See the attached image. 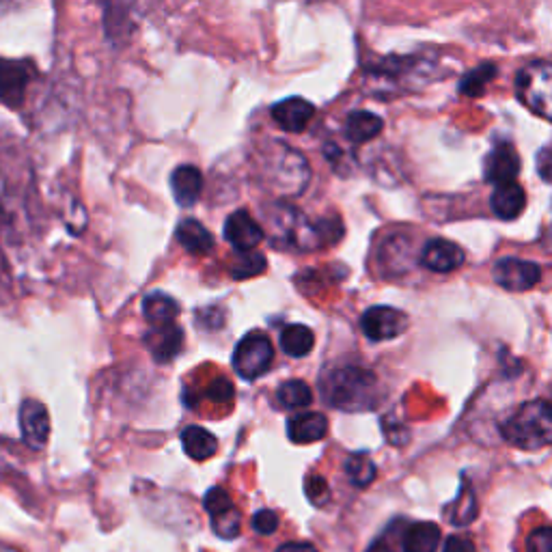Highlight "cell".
<instances>
[{"mask_svg": "<svg viewBox=\"0 0 552 552\" xmlns=\"http://www.w3.org/2000/svg\"><path fill=\"white\" fill-rule=\"evenodd\" d=\"M320 393L328 406L343 412H367L382 402L378 376L358 365L330 369L320 380Z\"/></svg>", "mask_w": 552, "mask_h": 552, "instance_id": "obj_1", "label": "cell"}, {"mask_svg": "<svg viewBox=\"0 0 552 552\" xmlns=\"http://www.w3.org/2000/svg\"><path fill=\"white\" fill-rule=\"evenodd\" d=\"M501 436L522 451H540L552 445V404L544 399L524 402L501 423Z\"/></svg>", "mask_w": 552, "mask_h": 552, "instance_id": "obj_2", "label": "cell"}, {"mask_svg": "<svg viewBox=\"0 0 552 552\" xmlns=\"http://www.w3.org/2000/svg\"><path fill=\"white\" fill-rule=\"evenodd\" d=\"M264 175L270 188L285 197H298L311 182V169L300 151L285 143H272L264 154Z\"/></svg>", "mask_w": 552, "mask_h": 552, "instance_id": "obj_3", "label": "cell"}, {"mask_svg": "<svg viewBox=\"0 0 552 552\" xmlns=\"http://www.w3.org/2000/svg\"><path fill=\"white\" fill-rule=\"evenodd\" d=\"M264 214L270 220V227L274 233L272 240H276V246L281 242V246L302 253L317 251V248L324 246L320 229H317V220L311 223V220L302 212H298L296 207L276 203L272 205V210H266Z\"/></svg>", "mask_w": 552, "mask_h": 552, "instance_id": "obj_4", "label": "cell"}, {"mask_svg": "<svg viewBox=\"0 0 552 552\" xmlns=\"http://www.w3.org/2000/svg\"><path fill=\"white\" fill-rule=\"evenodd\" d=\"M516 95L531 113L552 121V63L535 61L516 76Z\"/></svg>", "mask_w": 552, "mask_h": 552, "instance_id": "obj_5", "label": "cell"}, {"mask_svg": "<svg viewBox=\"0 0 552 552\" xmlns=\"http://www.w3.org/2000/svg\"><path fill=\"white\" fill-rule=\"evenodd\" d=\"M274 361V345L266 333H248L240 339L236 345V352H233V369L242 380L253 382L261 378L270 369Z\"/></svg>", "mask_w": 552, "mask_h": 552, "instance_id": "obj_6", "label": "cell"}, {"mask_svg": "<svg viewBox=\"0 0 552 552\" xmlns=\"http://www.w3.org/2000/svg\"><path fill=\"white\" fill-rule=\"evenodd\" d=\"M494 283L507 292H529L542 279V270L533 261L518 257H503L494 264Z\"/></svg>", "mask_w": 552, "mask_h": 552, "instance_id": "obj_7", "label": "cell"}, {"mask_svg": "<svg viewBox=\"0 0 552 552\" xmlns=\"http://www.w3.org/2000/svg\"><path fill=\"white\" fill-rule=\"evenodd\" d=\"M361 328L369 341H389L406 333L408 315L393 307H371L361 317Z\"/></svg>", "mask_w": 552, "mask_h": 552, "instance_id": "obj_8", "label": "cell"}, {"mask_svg": "<svg viewBox=\"0 0 552 552\" xmlns=\"http://www.w3.org/2000/svg\"><path fill=\"white\" fill-rule=\"evenodd\" d=\"M20 432L22 440L33 451H41L50 438V414L37 399H24L20 406Z\"/></svg>", "mask_w": 552, "mask_h": 552, "instance_id": "obj_9", "label": "cell"}, {"mask_svg": "<svg viewBox=\"0 0 552 552\" xmlns=\"http://www.w3.org/2000/svg\"><path fill=\"white\" fill-rule=\"evenodd\" d=\"M33 78V65L26 61L0 59V102L18 108Z\"/></svg>", "mask_w": 552, "mask_h": 552, "instance_id": "obj_10", "label": "cell"}, {"mask_svg": "<svg viewBox=\"0 0 552 552\" xmlns=\"http://www.w3.org/2000/svg\"><path fill=\"white\" fill-rule=\"evenodd\" d=\"M520 173V156L516 147L509 141L496 143L494 149L483 160V175L490 184H512Z\"/></svg>", "mask_w": 552, "mask_h": 552, "instance_id": "obj_11", "label": "cell"}, {"mask_svg": "<svg viewBox=\"0 0 552 552\" xmlns=\"http://www.w3.org/2000/svg\"><path fill=\"white\" fill-rule=\"evenodd\" d=\"M264 229L246 210L233 212L225 220V240L233 246L236 253H251L264 240Z\"/></svg>", "mask_w": 552, "mask_h": 552, "instance_id": "obj_12", "label": "cell"}, {"mask_svg": "<svg viewBox=\"0 0 552 552\" xmlns=\"http://www.w3.org/2000/svg\"><path fill=\"white\" fill-rule=\"evenodd\" d=\"M270 115L281 130L289 134H300L302 130H307L311 123L315 115V106L305 98H285L272 106Z\"/></svg>", "mask_w": 552, "mask_h": 552, "instance_id": "obj_13", "label": "cell"}, {"mask_svg": "<svg viewBox=\"0 0 552 552\" xmlns=\"http://www.w3.org/2000/svg\"><path fill=\"white\" fill-rule=\"evenodd\" d=\"M145 345L156 363H171L184 348V330L177 324L154 326L149 328V333L145 335Z\"/></svg>", "mask_w": 552, "mask_h": 552, "instance_id": "obj_14", "label": "cell"}, {"mask_svg": "<svg viewBox=\"0 0 552 552\" xmlns=\"http://www.w3.org/2000/svg\"><path fill=\"white\" fill-rule=\"evenodd\" d=\"M464 259H466L464 251L455 242H449V240H430V242L425 244V248H423L421 264L427 270H432V272L449 274V272H455L458 268H462Z\"/></svg>", "mask_w": 552, "mask_h": 552, "instance_id": "obj_15", "label": "cell"}, {"mask_svg": "<svg viewBox=\"0 0 552 552\" xmlns=\"http://www.w3.org/2000/svg\"><path fill=\"white\" fill-rule=\"evenodd\" d=\"M328 434V419L320 412H298L287 421V436L296 445H311Z\"/></svg>", "mask_w": 552, "mask_h": 552, "instance_id": "obj_16", "label": "cell"}, {"mask_svg": "<svg viewBox=\"0 0 552 552\" xmlns=\"http://www.w3.org/2000/svg\"><path fill=\"white\" fill-rule=\"evenodd\" d=\"M203 190V173L192 167V164H182L171 173V192L179 207H192Z\"/></svg>", "mask_w": 552, "mask_h": 552, "instance_id": "obj_17", "label": "cell"}, {"mask_svg": "<svg viewBox=\"0 0 552 552\" xmlns=\"http://www.w3.org/2000/svg\"><path fill=\"white\" fill-rule=\"evenodd\" d=\"M175 240L179 242V246H182L188 255H195V257L210 255L212 248H214L212 233L207 231L195 218H184L182 223L177 225Z\"/></svg>", "mask_w": 552, "mask_h": 552, "instance_id": "obj_18", "label": "cell"}, {"mask_svg": "<svg viewBox=\"0 0 552 552\" xmlns=\"http://www.w3.org/2000/svg\"><path fill=\"white\" fill-rule=\"evenodd\" d=\"M490 205L496 216L509 223V220H516L524 212V207H527V192L516 182L501 184L494 188Z\"/></svg>", "mask_w": 552, "mask_h": 552, "instance_id": "obj_19", "label": "cell"}, {"mask_svg": "<svg viewBox=\"0 0 552 552\" xmlns=\"http://www.w3.org/2000/svg\"><path fill=\"white\" fill-rule=\"evenodd\" d=\"M443 540V531L434 522H414L402 533L404 552H436Z\"/></svg>", "mask_w": 552, "mask_h": 552, "instance_id": "obj_20", "label": "cell"}, {"mask_svg": "<svg viewBox=\"0 0 552 552\" xmlns=\"http://www.w3.org/2000/svg\"><path fill=\"white\" fill-rule=\"evenodd\" d=\"M345 138L348 141L361 145V143H369L374 141V138L384 130V121L369 113V110H354V113L348 115V119H345Z\"/></svg>", "mask_w": 552, "mask_h": 552, "instance_id": "obj_21", "label": "cell"}, {"mask_svg": "<svg viewBox=\"0 0 552 552\" xmlns=\"http://www.w3.org/2000/svg\"><path fill=\"white\" fill-rule=\"evenodd\" d=\"M179 438H182V447H184L188 458L197 460V462L210 460L212 455L218 451L216 436L212 432L203 430V427H199V425H188Z\"/></svg>", "mask_w": 552, "mask_h": 552, "instance_id": "obj_22", "label": "cell"}, {"mask_svg": "<svg viewBox=\"0 0 552 552\" xmlns=\"http://www.w3.org/2000/svg\"><path fill=\"white\" fill-rule=\"evenodd\" d=\"M445 514H447L449 522L455 524V527H466V524H471L477 518L479 507H477V496H475V490L471 486V481L462 479L460 492L447 505V512Z\"/></svg>", "mask_w": 552, "mask_h": 552, "instance_id": "obj_23", "label": "cell"}, {"mask_svg": "<svg viewBox=\"0 0 552 552\" xmlns=\"http://www.w3.org/2000/svg\"><path fill=\"white\" fill-rule=\"evenodd\" d=\"M143 315L151 328L175 324V317L179 315V305L169 294L154 292L147 294L143 300Z\"/></svg>", "mask_w": 552, "mask_h": 552, "instance_id": "obj_24", "label": "cell"}, {"mask_svg": "<svg viewBox=\"0 0 552 552\" xmlns=\"http://www.w3.org/2000/svg\"><path fill=\"white\" fill-rule=\"evenodd\" d=\"M315 345V335L313 330L305 324H289L283 328L281 333V350L292 356V358H302L307 356Z\"/></svg>", "mask_w": 552, "mask_h": 552, "instance_id": "obj_25", "label": "cell"}, {"mask_svg": "<svg viewBox=\"0 0 552 552\" xmlns=\"http://www.w3.org/2000/svg\"><path fill=\"white\" fill-rule=\"evenodd\" d=\"M276 402L285 410H302L313 404V391L307 382L287 380L276 389Z\"/></svg>", "mask_w": 552, "mask_h": 552, "instance_id": "obj_26", "label": "cell"}, {"mask_svg": "<svg viewBox=\"0 0 552 552\" xmlns=\"http://www.w3.org/2000/svg\"><path fill=\"white\" fill-rule=\"evenodd\" d=\"M499 74L494 63H481L475 69L468 72L462 82H460V93L466 95V98H479V95L486 93L490 82Z\"/></svg>", "mask_w": 552, "mask_h": 552, "instance_id": "obj_27", "label": "cell"}, {"mask_svg": "<svg viewBox=\"0 0 552 552\" xmlns=\"http://www.w3.org/2000/svg\"><path fill=\"white\" fill-rule=\"evenodd\" d=\"M345 475H348V479L356 488H367L374 483L378 468L367 453H352L350 458L345 460Z\"/></svg>", "mask_w": 552, "mask_h": 552, "instance_id": "obj_28", "label": "cell"}, {"mask_svg": "<svg viewBox=\"0 0 552 552\" xmlns=\"http://www.w3.org/2000/svg\"><path fill=\"white\" fill-rule=\"evenodd\" d=\"M264 270H266V257L257 251H251V253H238L233 257L229 272H231V279L244 281V279H251V276L261 274Z\"/></svg>", "mask_w": 552, "mask_h": 552, "instance_id": "obj_29", "label": "cell"}, {"mask_svg": "<svg viewBox=\"0 0 552 552\" xmlns=\"http://www.w3.org/2000/svg\"><path fill=\"white\" fill-rule=\"evenodd\" d=\"M240 524H242V516L240 509L233 507L231 512L212 518V529L218 537H223V540H233V537L240 535Z\"/></svg>", "mask_w": 552, "mask_h": 552, "instance_id": "obj_30", "label": "cell"}, {"mask_svg": "<svg viewBox=\"0 0 552 552\" xmlns=\"http://www.w3.org/2000/svg\"><path fill=\"white\" fill-rule=\"evenodd\" d=\"M203 507H205V512L210 514V518H216V516H223V514L231 512V509L236 505H233L231 496L225 488H212V490H207V494H205Z\"/></svg>", "mask_w": 552, "mask_h": 552, "instance_id": "obj_31", "label": "cell"}, {"mask_svg": "<svg viewBox=\"0 0 552 552\" xmlns=\"http://www.w3.org/2000/svg\"><path fill=\"white\" fill-rule=\"evenodd\" d=\"M305 494L315 507H324L330 501V488H328L326 479L320 475H307Z\"/></svg>", "mask_w": 552, "mask_h": 552, "instance_id": "obj_32", "label": "cell"}, {"mask_svg": "<svg viewBox=\"0 0 552 552\" xmlns=\"http://www.w3.org/2000/svg\"><path fill=\"white\" fill-rule=\"evenodd\" d=\"M197 324L207 330V333H214V330H220L225 326V311L218 307H207V309H199L195 315Z\"/></svg>", "mask_w": 552, "mask_h": 552, "instance_id": "obj_33", "label": "cell"}, {"mask_svg": "<svg viewBox=\"0 0 552 552\" xmlns=\"http://www.w3.org/2000/svg\"><path fill=\"white\" fill-rule=\"evenodd\" d=\"M279 529V516L272 509H259L253 516V531L259 535H272Z\"/></svg>", "mask_w": 552, "mask_h": 552, "instance_id": "obj_34", "label": "cell"}, {"mask_svg": "<svg viewBox=\"0 0 552 552\" xmlns=\"http://www.w3.org/2000/svg\"><path fill=\"white\" fill-rule=\"evenodd\" d=\"M233 384L227 378H218L210 386H207V399H212L216 404H229L233 399Z\"/></svg>", "mask_w": 552, "mask_h": 552, "instance_id": "obj_35", "label": "cell"}, {"mask_svg": "<svg viewBox=\"0 0 552 552\" xmlns=\"http://www.w3.org/2000/svg\"><path fill=\"white\" fill-rule=\"evenodd\" d=\"M527 552H552V527L535 529L527 540Z\"/></svg>", "mask_w": 552, "mask_h": 552, "instance_id": "obj_36", "label": "cell"}, {"mask_svg": "<svg viewBox=\"0 0 552 552\" xmlns=\"http://www.w3.org/2000/svg\"><path fill=\"white\" fill-rule=\"evenodd\" d=\"M535 167L544 182L552 184V143H548L540 149V154H537V158H535Z\"/></svg>", "mask_w": 552, "mask_h": 552, "instance_id": "obj_37", "label": "cell"}, {"mask_svg": "<svg viewBox=\"0 0 552 552\" xmlns=\"http://www.w3.org/2000/svg\"><path fill=\"white\" fill-rule=\"evenodd\" d=\"M443 552H477L475 542L466 535H451L443 546Z\"/></svg>", "mask_w": 552, "mask_h": 552, "instance_id": "obj_38", "label": "cell"}, {"mask_svg": "<svg viewBox=\"0 0 552 552\" xmlns=\"http://www.w3.org/2000/svg\"><path fill=\"white\" fill-rule=\"evenodd\" d=\"M276 552H317V548L309 542H287L276 548Z\"/></svg>", "mask_w": 552, "mask_h": 552, "instance_id": "obj_39", "label": "cell"}, {"mask_svg": "<svg viewBox=\"0 0 552 552\" xmlns=\"http://www.w3.org/2000/svg\"><path fill=\"white\" fill-rule=\"evenodd\" d=\"M367 552H397L393 542L389 540V533H384L382 537H378V540L369 546Z\"/></svg>", "mask_w": 552, "mask_h": 552, "instance_id": "obj_40", "label": "cell"}]
</instances>
